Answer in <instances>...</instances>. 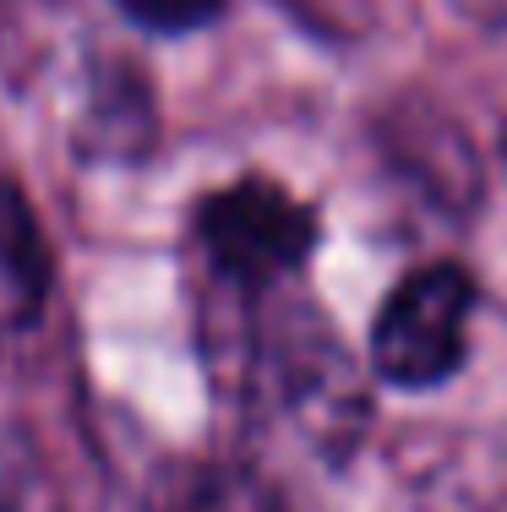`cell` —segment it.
Instances as JSON below:
<instances>
[{"label": "cell", "instance_id": "6da1fadb", "mask_svg": "<svg viewBox=\"0 0 507 512\" xmlns=\"http://www.w3.org/2000/svg\"><path fill=\"white\" fill-rule=\"evenodd\" d=\"M469 316H475V284L464 267L437 262L409 273L371 322L377 376L404 393L442 387L469 355Z\"/></svg>", "mask_w": 507, "mask_h": 512}, {"label": "cell", "instance_id": "7a4b0ae2", "mask_svg": "<svg viewBox=\"0 0 507 512\" xmlns=\"http://www.w3.org/2000/svg\"><path fill=\"white\" fill-rule=\"evenodd\" d=\"M197 235L229 284L273 289L306 267L311 246H317V218L279 180L246 175L197 207Z\"/></svg>", "mask_w": 507, "mask_h": 512}, {"label": "cell", "instance_id": "3957f363", "mask_svg": "<svg viewBox=\"0 0 507 512\" xmlns=\"http://www.w3.org/2000/svg\"><path fill=\"white\" fill-rule=\"evenodd\" d=\"M186 512H284V502L268 480H257V474L219 469L197 485V496L186 502Z\"/></svg>", "mask_w": 507, "mask_h": 512}, {"label": "cell", "instance_id": "277c9868", "mask_svg": "<svg viewBox=\"0 0 507 512\" xmlns=\"http://www.w3.org/2000/svg\"><path fill=\"white\" fill-rule=\"evenodd\" d=\"M120 6V17H131L137 28H148V33H197V28H208V22H219V11H224V0H115Z\"/></svg>", "mask_w": 507, "mask_h": 512}, {"label": "cell", "instance_id": "5b68a950", "mask_svg": "<svg viewBox=\"0 0 507 512\" xmlns=\"http://www.w3.org/2000/svg\"><path fill=\"white\" fill-rule=\"evenodd\" d=\"M17 507V469H11V453H6V436H0V512Z\"/></svg>", "mask_w": 507, "mask_h": 512}]
</instances>
